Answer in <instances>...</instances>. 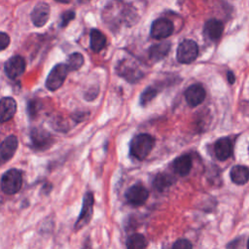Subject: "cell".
I'll use <instances>...</instances> for the list:
<instances>
[{"label":"cell","mask_w":249,"mask_h":249,"mask_svg":"<svg viewBox=\"0 0 249 249\" xmlns=\"http://www.w3.org/2000/svg\"><path fill=\"white\" fill-rule=\"evenodd\" d=\"M155 146V138L148 133L135 135L129 146L130 156L138 160H143L151 153Z\"/></svg>","instance_id":"cell-1"},{"label":"cell","mask_w":249,"mask_h":249,"mask_svg":"<svg viewBox=\"0 0 249 249\" xmlns=\"http://www.w3.org/2000/svg\"><path fill=\"white\" fill-rule=\"evenodd\" d=\"M22 173L20 170L11 168L0 179V189L6 195H15L21 189Z\"/></svg>","instance_id":"cell-2"},{"label":"cell","mask_w":249,"mask_h":249,"mask_svg":"<svg viewBox=\"0 0 249 249\" xmlns=\"http://www.w3.org/2000/svg\"><path fill=\"white\" fill-rule=\"evenodd\" d=\"M31 146L36 151H45L51 148L54 142L53 135L44 128L34 127L30 131Z\"/></svg>","instance_id":"cell-3"},{"label":"cell","mask_w":249,"mask_h":249,"mask_svg":"<svg viewBox=\"0 0 249 249\" xmlns=\"http://www.w3.org/2000/svg\"><path fill=\"white\" fill-rule=\"evenodd\" d=\"M93 202H94V198H93L92 193L90 192L86 193L83 198V205H82L80 215L74 226L75 231L82 230L90 222L92 213H93Z\"/></svg>","instance_id":"cell-4"},{"label":"cell","mask_w":249,"mask_h":249,"mask_svg":"<svg viewBox=\"0 0 249 249\" xmlns=\"http://www.w3.org/2000/svg\"><path fill=\"white\" fill-rule=\"evenodd\" d=\"M198 54V47L193 40L186 39L181 42L177 48V60L180 63L188 64L193 62Z\"/></svg>","instance_id":"cell-5"},{"label":"cell","mask_w":249,"mask_h":249,"mask_svg":"<svg viewBox=\"0 0 249 249\" xmlns=\"http://www.w3.org/2000/svg\"><path fill=\"white\" fill-rule=\"evenodd\" d=\"M69 70L64 63L56 64L52 71L50 72L47 80H46V87L48 89L53 91L60 88L66 79Z\"/></svg>","instance_id":"cell-6"},{"label":"cell","mask_w":249,"mask_h":249,"mask_svg":"<svg viewBox=\"0 0 249 249\" xmlns=\"http://www.w3.org/2000/svg\"><path fill=\"white\" fill-rule=\"evenodd\" d=\"M174 30V25L173 22L168 19V18H157L156 20L153 21L151 25V36L154 39L157 40H161L164 38H167L173 33Z\"/></svg>","instance_id":"cell-7"},{"label":"cell","mask_w":249,"mask_h":249,"mask_svg":"<svg viewBox=\"0 0 249 249\" xmlns=\"http://www.w3.org/2000/svg\"><path fill=\"white\" fill-rule=\"evenodd\" d=\"M125 197L130 204L134 206H140L143 205L148 199L149 191L141 183H136L126 191Z\"/></svg>","instance_id":"cell-8"},{"label":"cell","mask_w":249,"mask_h":249,"mask_svg":"<svg viewBox=\"0 0 249 249\" xmlns=\"http://www.w3.org/2000/svg\"><path fill=\"white\" fill-rule=\"evenodd\" d=\"M18 146V140L16 135H10L0 144V165L9 161L15 155Z\"/></svg>","instance_id":"cell-9"},{"label":"cell","mask_w":249,"mask_h":249,"mask_svg":"<svg viewBox=\"0 0 249 249\" xmlns=\"http://www.w3.org/2000/svg\"><path fill=\"white\" fill-rule=\"evenodd\" d=\"M4 70L10 79L19 77L25 70V60L21 55H14L10 57L4 65Z\"/></svg>","instance_id":"cell-10"},{"label":"cell","mask_w":249,"mask_h":249,"mask_svg":"<svg viewBox=\"0 0 249 249\" xmlns=\"http://www.w3.org/2000/svg\"><path fill=\"white\" fill-rule=\"evenodd\" d=\"M117 70L120 76L124 77L129 82L137 81L143 76V73L139 70L137 65L129 60H123L122 62H120Z\"/></svg>","instance_id":"cell-11"},{"label":"cell","mask_w":249,"mask_h":249,"mask_svg":"<svg viewBox=\"0 0 249 249\" xmlns=\"http://www.w3.org/2000/svg\"><path fill=\"white\" fill-rule=\"evenodd\" d=\"M51 14L50 5L46 2L38 3L31 12V20L37 27L44 26L49 20Z\"/></svg>","instance_id":"cell-12"},{"label":"cell","mask_w":249,"mask_h":249,"mask_svg":"<svg viewBox=\"0 0 249 249\" xmlns=\"http://www.w3.org/2000/svg\"><path fill=\"white\" fill-rule=\"evenodd\" d=\"M205 89L199 84H195L190 86L185 91V97L187 103L192 106L196 107L199 105L205 98Z\"/></svg>","instance_id":"cell-13"},{"label":"cell","mask_w":249,"mask_h":249,"mask_svg":"<svg viewBox=\"0 0 249 249\" xmlns=\"http://www.w3.org/2000/svg\"><path fill=\"white\" fill-rule=\"evenodd\" d=\"M17 112V102L13 97L5 96L0 99V123L11 120Z\"/></svg>","instance_id":"cell-14"},{"label":"cell","mask_w":249,"mask_h":249,"mask_svg":"<svg viewBox=\"0 0 249 249\" xmlns=\"http://www.w3.org/2000/svg\"><path fill=\"white\" fill-rule=\"evenodd\" d=\"M232 142L229 137L218 139L214 144V153L218 160H226L232 154Z\"/></svg>","instance_id":"cell-15"},{"label":"cell","mask_w":249,"mask_h":249,"mask_svg":"<svg viewBox=\"0 0 249 249\" xmlns=\"http://www.w3.org/2000/svg\"><path fill=\"white\" fill-rule=\"evenodd\" d=\"M224 26L222 21L216 18L208 19L204 24V34L211 40H218L223 33Z\"/></svg>","instance_id":"cell-16"},{"label":"cell","mask_w":249,"mask_h":249,"mask_svg":"<svg viewBox=\"0 0 249 249\" xmlns=\"http://www.w3.org/2000/svg\"><path fill=\"white\" fill-rule=\"evenodd\" d=\"M169 50H170L169 42H161L157 45H154L149 49V52H148L149 58L153 62H158L161 60L168 53Z\"/></svg>","instance_id":"cell-17"},{"label":"cell","mask_w":249,"mask_h":249,"mask_svg":"<svg viewBox=\"0 0 249 249\" xmlns=\"http://www.w3.org/2000/svg\"><path fill=\"white\" fill-rule=\"evenodd\" d=\"M173 168L176 173L181 176H186L192 169V159L188 155H183L175 159L173 161Z\"/></svg>","instance_id":"cell-18"},{"label":"cell","mask_w":249,"mask_h":249,"mask_svg":"<svg viewBox=\"0 0 249 249\" xmlns=\"http://www.w3.org/2000/svg\"><path fill=\"white\" fill-rule=\"evenodd\" d=\"M230 175L234 184L244 185L249 180V168L244 165H235L231 168Z\"/></svg>","instance_id":"cell-19"},{"label":"cell","mask_w":249,"mask_h":249,"mask_svg":"<svg viewBox=\"0 0 249 249\" xmlns=\"http://www.w3.org/2000/svg\"><path fill=\"white\" fill-rule=\"evenodd\" d=\"M89 38H90V49L95 53L100 52L106 45V37L98 29H92L90 31Z\"/></svg>","instance_id":"cell-20"},{"label":"cell","mask_w":249,"mask_h":249,"mask_svg":"<svg viewBox=\"0 0 249 249\" xmlns=\"http://www.w3.org/2000/svg\"><path fill=\"white\" fill-rule=\"evenodd\" d=\"M174 183H175V178L166 172L159 173L154 179V187L158 191H163L168 187H170L171 185H173Z\"/></svg>","instance_id":"cell-21"},{"label":"cell","mask_w":249,"mask_h":249,"mask_svg":"<svg viewBox=\"0 0 249 249\" xmlns=\"http://www.w3.org/2000/svg\"><path fill=\"white\" fill-rule=\"evenodd\" d=\"M127 249H146L147 240L144 235L140 233L131 234L126 241Z\"/></svg>","instance_id":"cell-22"},{"label":"cell","mask_w":249,"mask_h":249,"mask_svg":"<svg viewBox=\"0 0 249 249\" xmlns=\"http://www.w3.org/2000/svg\"><path fill=\"white\" fill-rule=\"evenodd\" d=\"M65 64L69 71H76L83 66L84 56L80 53H73L68 56Z\"/></svg>","instance_id":"cell-23"},{"label":"cell","mask_w":249,"mask_h":249,"mask_svg":"<svg viewBox=\"0 0 249 249\" xmlns=\"http://www.w3.org/2000/svg\"><path fill=\"white\" fill-rule=\"evenodd\" d=\"M158 93V89L153 87H148L144 89V91L140 95V104L142 106H146L150 101H152Z\"/></svg>","instance_id":"cell-24"},{"label":"cell","mask_w":249,"mask_h":249,"mask_svg":"<svg viewBox=\"0 0 249 249\" xmlns=\"http://www.w3.org/2000/svg\"><path fill=\"white\" fill-rule=\"evenodd\" d=\"M75 18V12L74 11H66L61 15V27H66L70 21H72Z\"/></svg>","instance_id":"cell-25"},{"label":"cell","mask_w":249,"mask_h":249,"mask_svg":"<svg viewBox=\"0 0 249 249\" xmlns=\"http://www.w3.org/2000/svg\"><path fill=\"white\" fill-rule=\"evenodd\" d=\"M172 249H193V245L188 239L182 238L174 242Z\"/></svg>","instance_id":"cell-26"},{"label":"cell","mask_w":249,"mask_h":249,"mask_svg":"<svg viewBox=\"0 0 249 249\" xmlns=\"http://www.w3.org/2000/svg\"><path fill=\"white\" fill-rule=\"evenodd\" d=\"M10 44V36L5 32H0V52L5 50Z\"/></svg>","instance_id":"cell-27"},{"label":"cell","mask_w":249,"mask_h":249,"mask_svg":"<svg viewBox=\"0 0 249 249\" xmlns=\"http://www.w3.org/2000/svg\"><path fill=\"white\" fill-rule=\"evenodd\" d=\"M38 105H39V103L34 101V100H32L28 103V113L30 114L31 117H33L39 111V106Z\"/></svg>","instance_id":"cell-28"},{"label":"cell","mask_w":249,"mask_h":249,"mask_svg":"<svg viewBox=\"0 0 249 249\" xmlns=\"http://www.w3.org/2000/svg\"><path fill=\"white\" fill-rule=\"evenodd\" d=\"M52 189H53V185H52L51 183L47 182V183H45V184L43 185V187H42V193H45L46 195H48V194L52 191Z\"/></svg>","instance_id":"cell-29"},{"label":"cell","mask_w":249,"mask_h":249,"mask_svg":"<svg viewBox=\"0 0 249 249\" xmlns=\"http://www.w3.org/2000/svg\"><path fill=\"white\" fill-rule=\"evenodd\" d=\"M227 78H228V82L230 84H233L234 81H235V77H234V75H233V73L231 71H228Z\"/></svg>","instance_id":"cell-30"},{"label":"cell","mask_w":249,"mask_h":249,"mask_svg":"<svg viewBox=\"0 0 249 249\" xmlns=\"http://www.w3.org/2000/svg\"><path fill=\"white\" fill-rule=\"evenodd\" d=\"M84 249H91V246H90V242H89V239L88 238L85 242V245H84Z\"/></svg>","instance_id":"cell-31"},{"label":"cell","mask_w":249,"mask_h":249,"mask_svg":"<svg viewBox=\"0 0 249 249\" xmlns=\"http://www.w3.org/2000/svg\"><path fill=\"white\" fill-rule=\"evenodd\" d=\"M56 2H59V3H64V4H67L69 3L71 0H55Z\"/></svg>","instance_id":"cell-32"},{"label":"cell","mask_w":249,"mask_h":249,"mask_svg":"<svg viewBox=\"0 0 249 249\" xmlns=\"http://www.w3.org/2000/svg\"><path fill=\"white\" fill-rule=\"evenodd\" d=\"M247 249H249V239H248V242H247Z\"/></svg>","instance_id":"cell-33"},{"label":"cell","mask_w":249,"mask_h":249,"mask_svg":"<svg viewBox=\"0 0 249 249\" xmlns=\"http://www.w3.org/2000/svg\"><path fill=\"white\" fill-rule=\"evenodd\" d=\"M1 204H2V202H1V199H0V207H1Z\"/></svg>","instance_id":"cell-34"}]
</instances>
